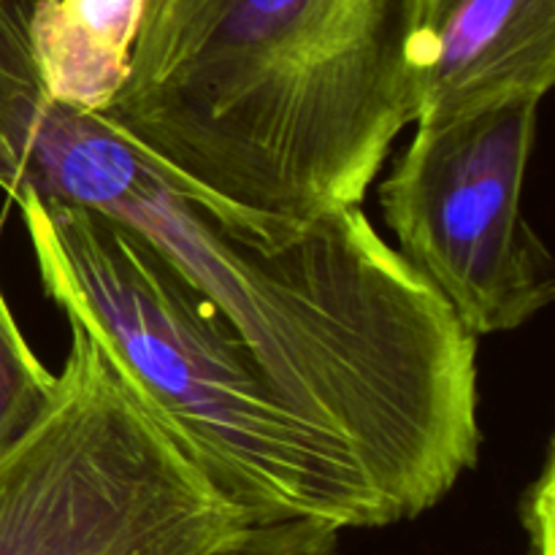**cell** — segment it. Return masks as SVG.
<instances>
[{
	"instance_id": "6da1fadb",
	"label": "cell",
	"mask_w": 555,
	"mask_h": 555,
	"mask_svg": "<svg viewBox=\"0 0 555 555\" xmlns=\"http://www.w3.org/2000/svg\"><path fill=\"white\" fill-rule=\"evenodd\" d=\"M41 0H0V190L85 206L222 314L282 404L350 450L396 524L480 464L477 339L363 206L266 225L215 204L98 112L49 98Z\"/></svg>"
},
{
	"instance_id": "52a82bcc",
	"label": "cell",
	"mask_w": 555,
	"mask_h": 555,
	"mask_svg": "<svg viewBox=\"0 0 555 555\" xmlns=\"http://www.w3.org/2000/svg\"><path fill=\"white\" fill-rule=\"evenodd\" d=\"M33 52L49 98L81 112H103L128 76L130 57L92 41L60 11L41 0L33 16Z\"/></svg>"
},
{
	"instance_id": "5b68a950",
	"label": "cell",
	"mask_w": 555,
	"mask_h": 555,
	"mask_svg": "<svg viewBox=\"0 0 555 555\" xmlns=\"http://www.w3.org/2000/svg\"><path fill=\"white\" fill-rule=\"evenodd\" d=\"M540 103L421 122L379 184L396 249L475 339L509 334L553 301L555 266L524 217Z\"/></svg>"
},
{
	"instance_id": "8fae6325",
	"label": "cell",
	"mask_w": 555,
	"mask_h": 555,
	"mask_svg": "<svg viewBox=\"0 0 555 555\" xmlns=\"http://www.w3.org/2000/svg\"><path fill=\"white\" fill-rule=\"evenodd\" d=\"M524 524L531 540V555H553V450H547L542 475L524 496Z\"/></svg>"
},
{
	"instance_id": "7a4b0ae2",
	"label": "cell",
	"mask_w": 555,
	"mask_h": 555,
	"mask_svg": "<svg viewBox=\"0 0 555 555\" xmlns=\"http://www.w3.org/2000/svg\"><path fill=\"white\" fill-rule=\"evenodd\" d=\"M406 0H144L101 114L179 179L260 222L363 206L415 125Z\"/></svg>"
},
{
	"instance_id": "8992f818",
	"label": "cell",
	"mask_w": 555,
	"mask_h": 555,
	"mask_svg": "<svg viewBox=\"0 0 555 555\" xmlns=\"http://www.w3.org/2000/svg\"><path fill=\"white\" fill-rule=\"evenodd\" d=\"M415 125L542 103L555 85V0H406Z\"/></svg>"
},
{
	"instance_id": "3957f363",
	"label": "cell",
	"mask_w": 555,
	"mask_h": 555,
	"mask_svg": "<svg viewBox=\"0 0 555 555\" xmlns=\"http://www.w3.org/2000/svg\"><path fill=\"white\" fill-rule=\"evenodd\" d=\"M14 204L47 296L106 341L253 524H396L356 455L282 404L242 336L144 242L85 206L30 193Z\"/></svg>"
},
{
	"instance_id": "9c48e42d",
	"label": "cell",
	"mask_w": 555,
	"mask_h": 555,
	"mask_svg": "<svg viewBox=\"0 0 555 555\" xmlns=\"http://www.w3.org/2000/svg\"><path fill=\"white\" fill-rule=\"evenodd\" d=\"M341 529L314 518L244 526L206 555H339Z\"/></svg>"
},
{
	"instance_id": "ba28073f",
	"label": "cell",
	"mask_w": 555,
	"mask_h": 555,
	"mask_svg": "<svg viewBox=\"0 0 555 555\" xmlns=\"http://www.w3.org/2000/svg\"><path fill=\"white\" fill-rule=\"evenodd\" d=\"M57 393L60 374L38 361L0 291V453L52 410Z\"/></svg>"
},
{
	"instance_id": "30bf717a",
	"label": "cell",
	"mask_w": 555,
	"mask_h": 555,
	"mask_svg": "<svg viewBox=\"0 0 555 555\" xmlns=\"http://www.w3.org/2000/svg\"><path fill=\"white\" fill-rule=\"evenodd\" d=\"M60 11L92 41L130 57L144 0H60Z\"/></svg>"
},
{
	"instance_id": "277c9868",
	"label": "cell",
	"mask_w": 555,
	"mask_h": 555,
	"mask_svg": "<svg viewBox=\"0 0 555 555\" xmlns=\"http://www.w3.org/2000/svg\"><path fill=\"white\" fill-rule=\"evenodd\" d=\"M52 410L0 453V555H206L253 520L74 312Z\"/></svg>"
}]
</instances>
